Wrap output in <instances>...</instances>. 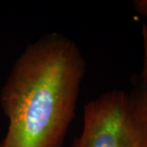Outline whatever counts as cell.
Masks as SVG:
<instances>
[{"label":"cell","mask_w":147,"mask_h":147,"mask_svg":"<svg viewBox=\"0 0 147 147\" xmlns=\"http://www.w3.org/2000/svg\"><path fill=\"white\" fill-rule=\"evenodd\" d=\"M132 6L139 15L147 18V0H134Z\"/></svg>","instance_id":"277c9868"},{"label":"cell","mask_w":147,"mask_h":147,"mask_svg":"<svg viewBox=\"0 0 147 147\" xmlns=\"http://www.w3.org/2000/svg\"><path fill=\"white\" fill-rule=\"evenodd\" d=\"M142 37L143 43V64L142 71L137 79L142 84L147 96V22L142 25Z\"/></svg>","instance_id":"3957f363"},{"label":"cell","mask_w":147,"mask_h":147,"mask_svg":"<svg viewBox=\"0 0 147 147\" xmlns=\"http://www.w3.org/2000/svg\"><path fill=\"white\" fill-rule=\"evenodd\" d=\"M72 147H147V96L137 79L130 90L108 91L84 105Z\"/></svg>","instance_id":"7a4b0ae2"},{"label":"cell","mask_w":147,"mask_h":147,"mask_svg":"<svg viewBox=\"0 0 147 147\" xmlns=\"http://www.w3.org/2000/svg\"><path fill=\"white\" fill-rule=\"evenodd\" d=\"M86 69L81 49L61 33L27 45L1 90L8 127L0 147H62Z\"/></svg>","instance_id":"6da1fadb"}]
</instances>
